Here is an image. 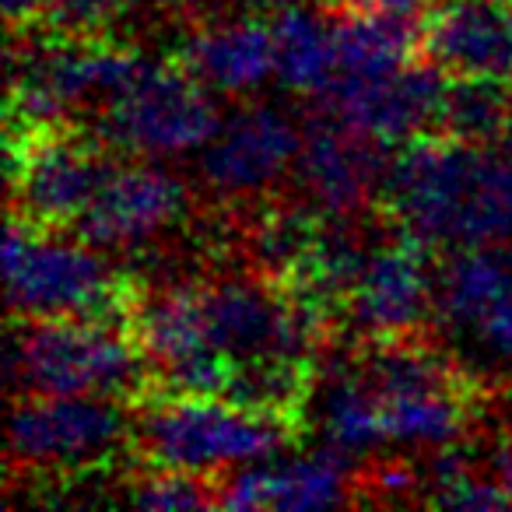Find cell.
I'll return each mask as SVG.
<instances>
[{
  "mask_svg": "<svg viewBox=\"0 0 512 512\" xmlns=\"http://www.w3.org/2000/svg\"><path fill=\"white\" fill-rule=\"evenodd\" d=\"M134 418L113 397H15L8 460L25 470L85 474L130 449Z\"/></svg>",
  "mask_w": 512,
  "mask_h": 512,
  "instance_id": "obj_6",
  "label": "cell"
},
{
  "mask_svg": "<svg viewBox=\"0 0 512 512\" xmlns=\"http://www.w3.org/2000/svg\"><path fill=\"white\" fill-rule=\"evenodd\" d=\"M372 488H379L386 498H397L404 491H414L418 488V474H414L407 463H383L372 477Z\"/></svg>",
  "mask_w": 512,
  "mask_h": 512,
  "instance_id": "obj_27",
  "label": "cell"
},
{
  "mask_svg": "<svg viewBox=\"0 0 512 512\" xmlns=\"http://www.w3.org/2000/svg\"><path fill=\"white\" fill-rule=\"evenodd\" d=\"M323 432L327 442L341 453H365L386 442L383 404L362 369H348L327 386L323 400Z\"/></svg>",
  "mask_w": 512,
  "mask_h": 512,
  "instance_id": "obj_21",
  "label": "cell"
},
{
  "mask_svg": "<svg viewBox=\"0 0 512 512\" xmlns=\"http://www.w3.org/2000/svg\"><path fill=\"white\" fill-rule=\"evenodd\" d=\"M383 148L390 144L358 134L327 113H316L302 130L295 172L313 204L344 218V214L365 207L372 197H379V186L390 169Z\"/></svg>",
  "mask_w": 512,
  "mask_h": 512,
  "instance_id": "obj_11",
  "label": "cell"
},
{
  "mask_svg": "<svg viewBox=\"0 0 512 512\" xmlns=\"http://www.w3.org/2000/svg\"><path fill=\"white\" fill-rule=\"evenodd\" d=\"M113 165L106 137L74 120L8 134L11 214L39 232H64L85 214Z\"/></svg>",
  "mask_w": 512,
  "mask_h": 512,
  "instance_id": "obj_5",
  "label": "cell"
},
{
  "mask_svg": "<svg viewBox=\"0 0 512 512\" xmlns=\"http://www.w3.org/2000/svg\"><path fill=\"white\" fill-rule=\"evenodd\" d=\"M505 292H512V256L491 246H467L442 267L435 281V309L449 327L470 334Z\"/></svg>",
  "mask_w": 512,
  "mask_h": 512,
  "instance_id": "obj_17",
  "label": "cell"
},
{
  "mask_svg": "<svg viewBox=\"0 0 512 512\" xmlns=\"http://www.w3.org/2000/svg\"><path fill=\"white\" fill-rule=\"evenodd\" d=\"M435 302V281L428 274V246L397 232L386 246L369 249L348 299V316L365 337H390L421 330Z\"/></svg>",
  "mask_w": 512,
  "mask_h": 512,
  "instance_id": "obj_12",
  "label": "cell"
},
{
  "mask_svg": "<svg viewBox=\"0 0 512 512\" xmlns=\"http://www.w3.org/2000/svg\"><path fill=\"white\" fill-rule=\"evenodd\" d=\"M221 130V113L207 85L179 64L148 67L127 92L109 99L99 134L109 148L134 155H183L204 148Z\"/></svg>",
  "mask_w": 512,
  "mask_h": 512,
  "instance_id": "obj_7",
  "label": "cell"
},
{
  "mask_svg": "<svg viewBox=\"0 0 512 512\" xmlns=\"http://www.w3.org/2000/svg\"><path fill=\"white\" fill-rule=\"evenodd\" d=\"M337 78L390 74L418 60V22L393 15H341L330 22Z\"/></svg>",
  "mask_w": 512,
  "mask_h": 512,
  "instance_id": "obj_16",
  "label": "cell"
},
{
  "mask_svg": "<svg viewBox=\"0 0 512 512\" xmlns=\"http://www.w3.org/2000/svg\"><path fill=\"white\" fill-rule=\"evenodd\" d=\"M130 453L148 470H207L228 463L267 460L274 449L292 446L306 418L264 411L228 397H190V393H141L134 400Z\"/></svg>",
  "mask_w": 512,
  "mask_h": 512,
  "instance_id": "obj_1",
  "label": "cell"
},
{
  "mask_svg": "<svg viewBox=\"0 0 512 512\" xmlns=\"http://www.w3.org/2000/svg\"><path fill=\"white\" fill-rule=\"evenodd\" d=\"M491 477H495V484L512 502V432H505L498 439V446L491 449Z\"/></svg>",
  "mask_w": 512,
  "mask_h": 512,
  "instance_id": "obj_29",
  "label": "cell"
},
{
  "mask_svg": "<svg viewBox=\"0 0 512 512\" xmlns=\"http://www.w3.org/2000/svg\"><path fill=\"white\" fill-rule=\"evenodd\" d=\"M278 78L299 95H323L337 81V57L330 25L306 8H288L274 18Z\"/></svg>",
  "mask_w": 512,
  "mask_h": 512,
  "instance_id": "obj_18",
  "label": "cell"
},
{
  "mask_svg": "<svg viewBox=\"0 0 512 512\" xmlns=\"http://www.w3.org/2000/svg\"><path fill=\"white\" fill-rule=\"evenodd\" d=\"M512 120V81L449 78L435 130L470 144H498Z\"/></svg>",
  "mask_w": 512,
  "mask_h": 512,
  "instance_id": "obj_19",
  "label": "cell"
},
{
  "mask_svg": "<svg viewBox=\"0 0 512 512\" xmlns=\"http://www.w3.org/2000/svg\"><path fill=\"white\" fill-rule=\"evenodd\" d=\"M488 144H470L442 130L411 134L390 158L379 186V211L397 232L428 249L474 246V214Z\"/></svg>",
  "mask_w": 512,
  "mask_h": 512,
  "instance_id": "obj_3",
  "label": "cell"
},
{
  "mask_svg": "<svg viewBox=\"0 0 512 512\" xmlns=\"http://www.w3.org/2000/svg\"><path fill=\"white\" fill-rule=\"evenodd\" d=\"M302 134L271 106H246L204 144L200 176L221 197H246L278 183L295 165Z\"/></svg>",
  "mask_w": 512,
  "mask_h": 512,
  "instance_id": "obj_13",
  "label": "cell"
},
{
  "mask_svg": "<svg viewBox=\"0 0 512 512\" xmlns=\"http://www.w3.org/2000/svg\"><path fill=\"white\" fill-rule=\"evenodd\" d=\"M186 211V190L151 162L113 165L95 200L67 232L95 249H123L151 239Z\"/></svg>",
  "mask_w": 512,
  "mask_h": 512,
  "instance_id": "obj_9",
  "label": "cell"
},
{
  "mask_svg": "<svg viewBox=\"0 0 512 512\" xmlns=\"http://www.w3.org/2000/svg\"><path fill=\"white\" fill-rule=\"evenodd\" d=\"M348 453L323 449L281 467H246L218 484L225 509H330L351 502Z\"/></svg>",
  "mask_w": 512,
  "mask_h": 512,
  "instance_id": "obj_14",
  "label": "cell"
},
{
  "mask_svg": "<svg viewBox=\"0 0 512 512\" xmlns=\"http://www.w3.org/2000/svg\"><path fill=\"white\" fill-rule=\"evenodd\" d=\"M134 0H50L36 29L71 43H113V29Z\"/></svg>",
  "mask_w": 512,
  "mask_h": 512,
  "instance_id": "obj_22",
  "label": "cell"
},
{
  "mask_svg": "<svg viewBox=\"0 0 512 512\" xmlns=\"http://www.w3.org/2000/svg\"><path fill=\"white\" fill-rule=\"evenodd\" d=\"M446 74L428 60H411L390 74L369 78H337L323 95H316L320 113L341 120L344 127L369 134L383 144L407 141L425 127H435Z\"/></svg>",
  "mask_w": 512,
  "mask_h": 512,
  "instance_id": "obj_8",
  "label": "cell"
},
{
  "mask_svg": "<svg viewBox=\"0 0 512 512\" xmlns=\"http://www.w3.org/2000/svg\"><path fill=\"white\" fill-rule=\"evenodd\" d=\"M172 64L214 92H253L271 74H278L274 25L264 22V15L214 25L186 39Z\"/></svg>",
  "mask_w": 512,
  "mask_h": 512,
  "instance_id": "obj_15",
  "label": "cell"
},
{
  "mask_svg": "<svg viewBox=\"0 0 512 512\" xmlns=\"http://www.w3.org/2000/svg\"><path fill=\"white\" fill-rule=\"evenodd\" d=\"M498 148H502L505 155L512 158V120H509V127L502 130V137H498Z\"/></svg>",
  "mask_w": 512,
  "mask_h": 512,
  "instance_id": "obj_31",
  "label": "cell"
},
{
  "mask_svg": "<svg viewBox=\"0 0 512 512\" xmlns=\"http://www.w3.org/2000/svg\"><path fill=\"white\" fill-rule=\"evenodd\" d=\"M249 11H256V15H281V11L295 8L299 0H242Z\"/></svg>",
  "mask_w": 512,
  "mask_h": 512,
  "instance_id": "obj_30",
  "label": "cell"
},
{
  "mask_svg": "<svg viewBox=\"0 0 512 512\" xmlns=\"http://www.w3.org/2000/svg\"><path fill=\"white\" fill-rule=\"evenodd\" d=\"M418 57L446 78L512 81V8L498 0H432L418 18Z\"/></svg>",
  "mask_w": 512,
  "mask_h": 512,
  "instance_id": "obj_10",
  "label": "cell"
},
{
  "mask_svg": "<svg viewBox=\"0 0 512 512\" xmlns=\"http://www.w3.org/2000/svg\"><path fill=\"white\" fill-rule=\"evenodd\" d=\"M46 4H50V0H4V18H8L11 36H22V32L36 29Z\"/></svg>",
  "mask_w": 512,
  "mask_h": 512,
  "instance_id": "obj_28",
  "label": "cell"
},
{
  "mask_svg": "<svg viewBox=\"0 0 512 512\" xmlns=\"http://www.w3.org/2000/svg\"><path fill=\"white\" fill-rule=\"evenodd\" d=\"M425 502L439 505V509H512L509 495L498 488L495 477H477L474 470L453 481L449 488L432 491Z\"/></svg>",
  "mask_w": 512,
  "mask_h": 512,
  "instance_id": "obj_24",
  "label": "cell"
},
{
  "mask_svg": "<svg viewBox=\"0 0 512 512\" xmlns=\"http://www.w3.org/2000/svg\"><path fill=\"white\" fill-rule=\"evenodd\" d=\"M477 393H418V397H393L383 404L386 439L421 442V446H453L470 425Z\"/></svg>",
  "mask_w": 512,
  "mask_h": 512,
  "instance_id": "obj_20",
  "label": "cell"
},
{
  "mask_svg": "<svg viewBox=\"0 0 512 512\" xmlns=\"http://www.w3.org/2000/svg\"><path fill=\"white\" fill-rule=\"evenodd\" d=\"M137 509H207L218 505V484L193 470H151V477L130 488Z\"/></svg>",
  "mask_w": 512,
  "mask_h": 512,
  "instance_id": "obj_23",
  "label": "cell"
},
{
  "mask_svg": "<svg viewBox=\"0 0 512 512\" xmlns=\"http://www.w3.org/2000/svg\"><path fill=\"white\" fill-rule=\"evenodd\" d=\"M498 4H509V8H512V0H498Z\"/></svg>",
  "mask_w": 512,
  "mask_h": 512,
  "instance_id": "obj_32",
  "label": "cell"
},
{
  "mask_svg": "<svg viewBox=\"0 0 512 512\" xmlns=\"http://www.w3.org/2000/svg\"><path fill=\"white\" fill-rule=\"evenodd\" d=\"M11 390L46 397H120L148 390V362L127 327L88 320H11Z\"/></svg>",
  "mask_w": 512,
  "mask_h": 512,
  "instance_id": "obj_4",
  "label": "cell"
},
{
  "mask_svg": "<svg viewBox=\"0 0 512 512\" xmlns=\"http://www.w3.org/2000/svg\"><path fill=\"white\" fill-rule=\"evenodd\" d=\"M323 4L341 15H393L414 22L432 8V0H323Z\"/></svg>",
  "mask_w": 512,
  "mask_h": 512,
  "instance_id": "obj_26",
  "label": "cell"
},
{
  "mask_svg": "<svg viewBox=\"0 0 512 512\" xmlns=\"http://www.w3.org/2000/svg\"><path fill=\"white\" fill-rule=\"evenodd\" d=\"M11 320H88L127 327L144 292L85 242H50L18 214H8L4 239Z\"/></svg>",
  "mask_w": 512,
  "mask_h": 512,
  "instance_id": "obj_2",
  "label": "cell"
},
{
  "mask_svg": "<svg viewBox=\"0 0 512 512\" xmlns=\"http://www.w3.org/2000/svg\"><path fill=\"white\" fill-rule=\"evenodd\" d=\"M491 355L509 358L512 362V292H505L502 299L491 302L488 313L477 320V327L470 330Z\"/></svg>",
  "mask_w": 512,
  "mask_h": 512,
  "instance_id": "obj_25",
  "label": "cell"
}]
</instances>
